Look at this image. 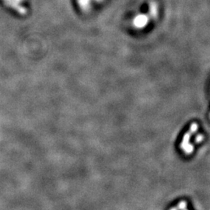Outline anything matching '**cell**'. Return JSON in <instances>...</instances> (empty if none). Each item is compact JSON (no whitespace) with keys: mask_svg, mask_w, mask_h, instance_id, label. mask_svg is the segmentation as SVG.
<instances>
[{"mask_svg":"<svg viewBox=\"0 0 210 210\" xmlns=\"http://www.w3.org/2000/svg\"><path fill=\"white\" fill-rule=\"evenodd\" d=\"M3 2L5 5L11 7L12 9H15L16 12H18L20 14H21V15H25V14L27 13V12L26 8L22 6V5L20 4V2H13V1H9V0H3Z\"/></svg>","mask_w":210,"mask_h":210,"instance_id":"6da1fadb","label":"cell"},{"mask_svg":"<svg viewBox=\"0 0 210 210\" xmlns=\"http://www.w3.org/2000/svg\"><path fill=\"white\" fill-rule=\"evenodd\" d=\"M146 23H147V17L146 16H144V15H141V16H137L136 19L135 20V23L138 27L143 26Z\"/></svg>","mask_w":210,"mask_h":210,"instance_id":"7a4b0ae2","label":"cell"},{"mask_svg":"<svg viewBox=\"0 0 210 210\" xmlns=\"http://www.w3.org/2000/svg\"><path fill=\"white\" fill-rule=\"evenodd\" d=\"M177 208H178V210H187V203H186V201H181V202H179L178 205H177Z\"/></svg>","mask_w":210,"mask_h":210,"instance_id":"3957f363","label":"cell"},{"mask_svg":"<svg viewBox=\"0 0 210 210\" xmlns=\"http://www.w3.org/2000/svg\"><path fill=\"white\" fill-rule=\"evenodd\" d=\"M89 2H90V0H78L79 4H80V6H81L83 9L86 8V7L88 5Z\"/></svg>","mask_w":210,"mask_h":210,"instance_id":"277c9868","label":"cell"},{"mask_svg":"<svg viewBox=\"0 0 210 210\" xmlns=\"http://www.w3.org/2000/svg\"><path fill=\"white\" fill-rule=\"evenodd\" d=\"M9 1H13V2H23L24 0H9Z\"/></svg>","mask_w":210,"mask_h":210,"instance_id":"5b68a950","label":"cell"}]
</instances>
